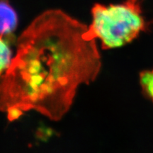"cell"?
<instances>
[{
  "mask_svg": "<svg viewBox=\"0 0 153 153\" xmlns=\"http://www.w3.org/2000/svg\"><path fill=\"white\" fill-rule=\"evenodd\" d=\"M87 28L64 11L51 9L23 32L16 55L0 76V111L9 120L32 110L60 120L79 86L94 81L101 57Z\"/></svg>",
  "mask_w": 153,
  "mask_h": 153,
  "instance_id": "6da1fadb",
  "label": "cell"
},
{
  "mask_svg": "<svg viewBox=\"0 0 153 153\" xmlns=\"http://www.w3.org/2000/svg\"><path fill=\"white\" fill-rule=\"evenodd\" d=\"M91 14L87 35L91 39L100 40L104 50L123 46L147 28L140 0H126L108 6L97 4Z\"/></svg>",
  "mask_w": 153,
  "mask_h": 153,
  "instance_id": "7a4b0ae2",
  "label": "cell"
},
{
  "mask_svg": "<svg viewBox=\"0 0 153 153\" xmlns=\"http://www.w3.org/2000/svg\"><path fill=\"white\" fill-rule=\"evenodd\" d=\"M10 38L0 36V76L9 68L12 60V52L9 46Z\"/></svg>",
  "mask_w": 153,
  "mask_h": 153,
  "instance_id": "277c9868",
  "label": "cell"
},
{
  "mask_svg": "<svg viewBox=\"0 0 153 153\" xmlns=\"http://www.w3.org/2000/svg\"><path fill=\"white\" fill-rule=\"evenodd\" d=\"M140 80L143 91L153 101V69L141 72Z\"/></svg>",
  "mask_w": 153,
  "mask_h": 153,
  "instance_id": "5b68a950",
  "label": "cell"
},
{
  "mask_svg": "<svg viewBox=\"0 0 153 153\" xmlns=\"http://www.w3.org/2000/svg\"><path fill=\"white\" fill-rule=\"evenodd\" d=\"M17 24L18 17L9 0H0V36L12 39Z\"/></svg>",
  "mask_w": 153,
  "mask_h": 153,
  "instance_id": "3957f363",
  "label": "cell"
}]
</instances>
